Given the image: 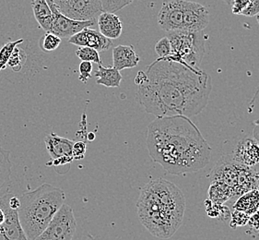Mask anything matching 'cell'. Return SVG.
Wrapping results in <instances>:
<instances>
[{
	"instance_id": "6da1fadb",
	"label": "cell",
	"mask_w": 259,
	"mask_h": 240,
	"mask_svg": "<svg viewBox=\"0 0 259 240\" xmlns=\"http://www.w3.org/2000/svg\"><path fill=\"white\" fill-rule=\"evenodd\" d=\"M137 100L147 113L156 117H192L207 106L212 81L200 68H188L166 58H157L145 71H139Z\"/></svg>"
},
{
	"instance_id": "7a4b0ae2",
	"label": "cell",
	"mask_w": 259,
	"mask_h": 240,
	"mask_svg": "<svg viewBox=\"0 0 259 240\" xmlns=\"http://www.w3.org/2000/svg\"><path fill=\"white\" fill-rule=\"evenodd\" d=\"M147 147L153 162L171 175L197 172L211 159V148L185 115L157 117L147 130Z\"/></svg>"
},
{
	"instance_id": "3957f363",
	"label": "cell",
	"mask_w": 259,
	"mask_h": 240,
	"mask_svg": "<svg viewBox=\"0 0 259 240\" xmlns=\"http://www.w3.org/2000/svg\"><path fill=\"white\" fill-rule=\"evenodd\" d=\"M140 222L156 237L167 239L180 228L186 210L181 189L164 178L148 183L137 203Z\"/></svg>"
},
{
	"instance_id": "277c9868",
	"label": "cell",
	"mask_w": 259,
	"mask_h": 240,
	"mask_svg": "<svg viewBox=\"0 0 259 240\" xmlns=\"http://www.w3.org/2000/svg\"><path fill=\"white\" fill-rule=\"evenodd\" d=\"M65 198L62 188L47 183L21 195L18 215L28 239H36L62 207Z\"/></svg>"
},
{
	"instance_id": "5b68a950",
	"label": "cell",
	"mask_w": 259,
	"mask_h": 240,
	"mask_svg": "<svg viewBox=\"0 0 259 240\" xmlns=\"http://www.w3.org/2000/svg\"><path fill=\"white\" fill-rule=\"evenodd\" d=\"M167 38L171 43V55L166 58L188 68H199L206 53L207 36L203 31H171Z\"/></svg>"
},
{
	"instance_id": "8992f818",
	"label": "cell",
	"mask_w": 259,
	"mask_h": 240,
	"mask_svg": "<svg viewBox=\"0 0 259 240\" xmlns=\"http://www.w3.org/2000/svg\"><path fill=\"white\" fill-rule=\"evenodd\" d=\"M211 174L212 181L226 186L234 196L248 192L255 187L256 173L250 167L235 162L227 154H223Z\"/></svg>"
},
{
	"instance_id": "52a82bcc",
	"label": "cell",
	"mask_w": 259,
	"mask_h": 240,
	"mask_svg": "<svg viewBox=\"0 0 259 240\" xmlns=\"http://www.w3.org/2000/svg\"><path fill=\"white\" fill-rule=\"evenodd\" d=\"M76 229L77 221L72 208L64 204L35 240H73Z\"/></svg>"
},
{
	"instance_id": "ba28073f",
	"label": "cell",
	"mask_w": 259,
	"mask_h": 240,
	"mask_svg": "<svg viewBox=\"0 0 259 240\" xmlns=\"http://www.w3.org/2000/svg\"><path fill=\"white\" fill-rule=\"evenodd\" d=\"M63 15L75 21H96L104 12L101 0H53Z\"/></svg>"
},
{
	"instance_id": "9c48e42d",
	"label": "cell",
	"mask_w": 259,
	"mask_h": 240,
	"mask_svg": "<svg viewBox=\"0 0 259 240\" xmlns=\"http://www.w3.org/2000/svg\"><path fill=\"white\" fill-rule=\"evenodd\" d=\"M185 1L166 0L158 14V24L166 32L184 31Z\"/></svg>"
},
{
	"instance_id": "30bf717a",
	"label": "cell",
	"mask_w": 259,
	"mask_h": 240,
	"mask_svg": "<svg viewBox=\"0 0 259 240\" xmlns=\"http://www.w3.org/2000/svg\"><path fill=\"white\" fill-rule=\"evenodd\" d=\"M47 1L52 11V27L50 32L56 34L61 39H69L76 33L82 31L83 29L94 26L96 23V21H79L69 19L68 17L63 15L62 13L57 10L53 0Z\"/></svg>"
},
{
	"instance_id": "8fae6325",
	"label": "cell",
	"mask_w": 259,
	"mask_h": 240,
	"mask_svg": "<svg viewBox=\"0 0 259 240\" xmlns=\"http://www.w3.org/2000/svg\"><path fill=\"white\" fill-rule=\"evenodd\" d=\"M227 155L245 167H255L259 164V142L254 137H243L233 144Z\"/></svg>"
},
{
	"instance_id": "7c38bea8",
	"label": "cell",
	"mask_w": 259,
	"mask_h": 240,
	"mask_svg": "<svg viewBox=\"0 0 259 240\" xmlns=\"http://www.w3.org/2000/svg\"><path fill=\"white\" fill-rule=\"evenodd\" d=\"M0 207L5 211V222L0 225V240H29L22 229L18 211L11 210L4 197L0 201Z\"/></svg>"
},
{
	"instance_id": "4fadbf2b",
	"label": "cell",
	"mask_w": 259,
	"mask_h": 240,
	"mask_svg": "<svg viewBox=\"0 0 259 240\" xmlns=\"http://www.w3.org/2000/svg\"><path fill=\"white\" fill-rule=\"evenodd\" d=\"M68 43L78 47L94 48L98 52L109 50L113 47V41L104 37L100 31L92 28H85L68 39Z\"/></svg>"
},
{
	"instance_id": "5bb4252c",
	"label": "cell",
	"mask_w": 259,
	"mask_h": 240,
	"mask_svg": "<svg viewBox=\"0 0 259 240\" xmlns=\"http://www.w3.org/2000/svg\"><path fill=\"white\" fill-rule=\"evenodd\" d=\"M75 141L58 136L56 133H50L45 138L47 150L51 157V160L60 158L72 157V147Z\"/></svg>"
},
{
	"instance_id": "9a60e30c",
	"label": "cell",
	"mask_w": 259,
	"mask_h": 240,
	"mask_svg": "<svg viewBox=\"0 0 259 240\" xmlns=\"http://www.w3.org/2000/svg\"><path fill=\"white\" fill-rule=\"evenodd\" d=\"M140 61V56L133 46H117L113 49V68L118 71L136 68Z\"/></svg>"
},
{
	"instance_id": "2e32d148",
	"label": "cell",
	"mask_w": 259,
	"mask_h": 240,
	"mask_svg": "<svg viewBox=\"0 0 259 240\" xmlns=\"http://www.w3.org/2000/svg\"><path fill=\"white\" fill-rule=\"evenodd\" d=\"M99 31L110 40L118 39L123 31V22L119 16L112 12H102L97 18Z\"/></svg>"
},
{
	"instance_id": "e0dca14e",
	"label": "cell",
	"mask_w": 259,
	"mask_h": 240,
	"mask_svg": "<svg viewBox=\"0 0 259 240\" xmlns=\"http://www.w3.org/2000/svg\"><path fill=\"white\" fill-rule=\"evenodd\" d=\"M12 162L11 151H6L0 146V201L10 193L11 187Z\"/></svg>"
},
{
	"instance_id": "ac0fdd59",
	"label": "cell",
	"mask_w": 259,
	"mask_h": 240,
	"mask_svg": "<svg viewBox=\"0 0 259 240\" xmlns=\"http://www.w3.org/2000/svg\"><path fill=\"white\" fill-rule=\"evenodd\" d=\"M31 8L38 24L46 32H50L52 27V11L47 0H32Z\"/></svg>"
},
{
	"instance_id": "d6986e66",
	"label": "cell",
	"mask_w": 259,
	"mask_h": 240,
	"mask_svg": "<svg viewBox=\"0 0 259 240\" xmlns=\"http://www.w3.org/2000/svg\"><path fill=\"white\" fill-rule=\"evenodd\" d=\"M94 76L97 78L96 84L107 88H117L123 81V77L117 69L113 67H104L102 64L98 65V70L95 71Z\"/></svg>"
},
{
	"instance_id": "ffe728a7",
	"label": "cell",
	"mask_w": 259,
	"mask_h": 240,
	"mask_svg": "<svg viewBox=\"0 0 259 240\" xmlns=\"http://www.w3.org/2000/svg\"><path fill=\"white\" fill-rule=\"evenodd\" d=\"M259 208V192L253 190L251 192L244 194L239 198L237 204L234 205V209L246 214L255 213Z\"/></svg>"
},
{
	"instance_id": "44dd1931",
	"label": "cell",
	"mask_w": 259,
	"mask_h": 240,
	"mask_svg": "<svg viewBox=\"0 0 259 240\" xmlns=\"http://www.w3.org/2000/svg\"><path fill=\"white\" fill-rule=\"evenodd\" d=\"M23 41H24L23 39H19L16 41H9L1 47V49H0V71L7 68L9 60L12 56L14 49L19 45H21V43H23Z\"/></svg>"
},
{
	"instance_id": "7402d4cb",
	"label": "cell",
	"mask_w": 259,
	"mask_h": 240,
	"mask_svg": "<svg viewBox=\"0 0 259 240\" xmlns=\"http://www.w3.org/2000/svg\"><path fill=\"white\" fill-rule=\"evenodd\" d=\"M76 56L81 61L95 63L97 65L102 64V59H101L98 51L94 48H91V47H78V49L76 50Z\"/></svg>"
},
{
	"instance_id": "603a6c76",
	"label": "cell",
	"mask_w": 259,
	"mask_h": 240,
	"mask_svg": "<svg viewBox=\"0 0 259 240\" xmlns=\"http://www.w3.org/2000/svg\"><path fill=\"white\" fill-rule=\"evenodd\" d=\"M62 42V39L57 36L52 32H46V34L41 37L40 41V47L44 52H53L57 50Z\"/></svg>"
},
{
	"instance_id": "cb8c5ba5",
	"label": "cell",
	"mask_w": 259,
	"mask_h": 240,
	"mask_svg": "<svg viewBox=\"0 0 259 240\" xmlns=\"http://www.w3.org/2000/svg\"><path fill=\"white\" fill-rule=\"evenodd\" d=\"M25 61H26V54H25V52L21 48L16 47L12 56L9 60L8 66L11 67L13 71L19 72V71H21Z\"/></svg>"
},
{
	"instance_id": "d4e9b609",
	"label": "cell",
	"mask_w": 259,
	"mask_h": 240,
	"mask_svg": "<svg viewBox=\"0 0 259 240\" xmlns=\"http://www.w3.org/2000/svg\"><path fill=\"white\" fill-rule=\"evenodd\" d=\"M134 0H101L104 12H112L120 11L124 7L130 5Z\"/></svg>"
},
{
	"instance_id": "484cf974",
	"label": "cell",
	"mask_w": 259,
	"mask_h": 240,
	"mask_svg": "<svg viewBox=\"0 0 259 240\" xmlns=\"http://www.w3.org/2000/svg\"><path fill=\"white\" fill-rule=\"evenodd\" d=\"M155 52L159 58H168L171 55V43L167 37H163L157 42L155 45Z\"/></svg>"
},
{
	"instance_id": "4316f807",
	"label": "cell",
	"mask_w": 259,
	"mask_h": 240,
	"mask_svg": "<svg viewBox=\"0 0 259 240\" xmlns=\"http://www.w3.org/2000/svg\"><path fill=\"white\" fill-rule=\"evenodd\" d=\"M94 70L93 63L87 61H81L78 66V79L82 83L86 84L90 78H92V72Z\"/></svg>"
},
{
	"instance_id": "83f0119b",
	"label": "cell",
	"mask_w": 259,
	"mask_h": 240,
	"mask_svg": "<svg viewBox=\"0 0 259 240\" xmlns=\"http://www.w3.org/2000/svg\"><path fill=\"white\" fill-rule=\"evenodd\" d=\"M87 145L84 141H75L72 147V156L74 160H82L86 154Z\"/></svg>"
},
{
	"instance_id": "f1b7e54d",
	"label": "cell",
	"mask_w": 259,
	"mask_h": 240,
	"mask_svg": "<svg viewBox=\"0 0 259 240\" xmlns=\"http://www.w3.org/2000/svg\"><path fill=\"white\" fill-rule=\"evenodd\" d=\"M241 15L254 17L259 15V0H251L249 5L244 9Z\"/></svg>"
},
{
	"instance_id": "f546056e",
	"label": "cell",
	"mask_w": 259,
	"mask_h": 240,
	"mask_svg": "<svg viewBox=\"0 0 259 240\" xmlns=\"http://www.w3.org/2000/svg\"><path fill=\"white\" fill-rule=\"evenodd\" d=\"M251 0H233L232 11L235 15H241L244 9L249 5Z\"/></svg>"
},
{
	"instance_id": "4dcf8cb0",
	"label": "cell",
	"mask_w": 259,
	"mask_h": 240,
	"mask_svg": "<svg viewBox=\"0 0 259 240\" xmlns=\"http://www.w3.org/2000/svg\"><path fill=\"white\" fill-rule=\"evenodd\" d=\"M6 219L5 211L0 207V225H2Z\"/></svg>"
},
{
	"instance_id": "1f68e13d",
	"label": "cell",
	"mask_w": 259,
	"mask_h": 240,
	"mask_svg": "<svg viewBox=\"0 0 259 240\" xmlns=\"http://www.w3.org/2000/svg\"><path fill=\"white\" fill-rule=\"evenodd\" d=\"M87 139H88L89 141H94V139H95V134L93 133V132H90L88 134V137H87Z\"/></svg>"
},
{
	"instance_id": "d6a6232c",
	"label": "cell",
	"mask_w": 259,
	"mask_h": 240,
	"mask_svg": "<svg viewBox=\"0 0 259 240\" xmlns=\"http://www.w3.org/2000/svg\"><path fill=\"white\" fill-rule=\"evenodd\" d=\"M223 1H224V2H225L226 4H228V5H232L233 0H223Z\"/></svg>"
},
{
	"instance_id": "836d02e7",
	"label": "cell",
	"mask_w": 259,
	"mask_h": 240,
	"mask_svg": "<svg viewBox=\"0 0 259 240\" xmlns=\"http://www.w3.org/2000/svg\"><path fill=\"white\" fill-rule=\"evenodd\" d=\"M256 21H257V22H258L259 24V15L256 16Z\"/></svg>"
},
{
	"instance_id": "e575fe53",
	"label": "cell",
	"mask_w": 259,
	"mask_h": 240,
	"mask_svg": "<svg viewBox=\"0 0 259 240\" xmlns=\"http://www.w3.org/2000/svg\"><path fill=\"white\" fill-rule=\"evenodd\" d=\"M258 141V142H259V140H258V141Z\"/></svg>"
}]
</instances>
